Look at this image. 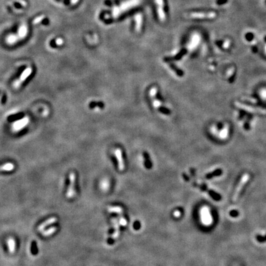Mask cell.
Wrapping results in <instances>:
<instances>
[{"label": "cell", "mask_w": 266, "mask_h": 266, "mask_svg": "<svg viewBox=\"0 0 266 266\" xmlns=\"http://www.w3.org/2000/svg\"><path fill=\"white\" fill-rule=\"evenodd\" d=\"M192 184H193V186L194 187H195L196 188H198V189L201 190L202 191L206 192L207 193L209 194V195L211 196V197L212 199H213L214 200H215V201H220V200H221L222 197H221V196L220 195V194H219L218 193H217V192H214V190L210 189L208 187V186L206 185H205L204 184H199L197 182L193 181V182H192Z\"/></svg>", "instance_id": "6da1fadb"}, {"label": "cell", "mask_w": 266, "mask_h": 266, "mask_svg": "<svg viewBox=\"0 0 266 266\" xmlns=\"http://www.w3.org/2000/svg\"><path fill=\"white\" fill-rule=\"evenodd\" d=\"M249 175L248 174H245L243 175V176L242 177V178L241 179L239 184H238V186L237 187L235 194L234 195V196H233V202H235L237 200H238L239 197L241 194V191H242L245 186L246 185L248 181H249Z\"/></svg>", "instance_id": "7a4b0ae2"}, {"label": "cell", "mask_w": 266, "mask_h": 266, "mask_svg": "<svg viewBox=\"0 0 266 266\" xmlns=\"http://www.w3.org/2000/svg\"><path fill=\"white\" fill-rule=\"evenodd\" d=\"M69 181H70V184H69V186L68 187L66 195L68 198H72L73 197H74V196L76 194V175L74 173H71L70 175H69Z\"/></svg>", "instance_id": "3957f363"}, {"label": "cell", "mask_w": 266, "mask_h": 266, "mask_svg": "<svg viewBox=\"0 0 266 266\" xmlns=\"http://www.w3.org/2000/svg\"><path fill=\"white\" fill-rule=\"evenodd\" d=\"M216 14L214 12L208 13H192L187 14V17L197 19H213L216 17Z\"/></svg>", "instance_id": "277c9868"}, {"label": "cell", "mask_w": 266, "mask_h": 266, "mask_svg": "<svg viewBox=\"0 0 266 266\" xmlns=\"http://www.w3.org/2000/svg\"><path fill=\"white\" fill-rule=\"evenodd\" d=\"M235 105L237 107H239L241 109H242L243 110H245V111H247L251 113H266V110L262 109L260 108H257L253 107V106L250 105H248L246 104H243L242 103H240V102H235Z\"/></svg>", "instance_id": "5b68a950"}, {"label": "cell", "mask_w": 266, "mask_h": 266, "mask_svg": "<svg viewBox=\"0 0 266 266\" xmlns=\"http://www.w3.org/2000/svg\"><path fill=\"white\" fill-rule=\"evenodd\" d=\"M157 5V13L158 18L161 22H164L166 19V15L164 11V1L163 0H155Z\"/></svg>", "instance_id": "8992f818"}, {"label": "cell", "mask_w": 266, "mask_h": 266, "mask_svg": "<svg viewBox=\"0 0 266 266\" xmlns=\"http://www.w3.org/2000/svg\"><path fill=\"white\" fill-rule=\"evenodd\" d=\"M32 72V70H31V68H27L25 70H24L23 72V73H22V75L21 76H20V78L19 80H17V81H15L14 83V87L15 88H19L20 84H21V83L23 82V81H25L27 78L30 75H31V73Z\"/></svg>", "instance_id": "52a82bcc"}, {"label": "cell", "mask_w": 266, "mask_h": 266, "mask_svg": "<svg viewBox=\"0 0 266 266\" xmlns=\"http://www.w3.org/2000/svg\"><path fill=\"white\" fill-rule=\"evenodd\" d=\"M29 122V119L28 117L23 118L21 120L15 121L13 125V129L14 131H19L22 129Z\"/></svg>", "instance_id": "ba28073f"}, {"label": "cell", "mask_w": 266, "mask_h": 266, "mask_svg": "<svg viewBox=\"0 0 266 266\" xmlns=\"http://www.w3.org/2000/svg\"><path fill=\"white\" fill-rule=\"evenodd\" d=\"M115 155L118 162V168L120 171L125 170V162L122 155V151L120 149H117L115 150Z\"/></svg>", "instance_id": "9c48e42d"}, {"label": "cell", "mask_w": 266, "mask_h": 266, "mask_svg": "<svg viewBox=\"0 0 266 266\" xmlns=\"http://www.w3.org/2000/svg\"><path fill=\"white\" fill-rule=\"evenodd\" d=\"M112 222L113 225V227L115 228V231L113 232V234H112V239H117L118 238V237L120 235V224L118 223V220L117 218H113L112 219Z\"/></svg>", "instance_id": "30bf717a"}, {"label": "cell", "mask_w": 266, "mask_h": 266, "mask_svg": "<svg viewBox=\"0 0 266 266\" xmlns=\"http://www.w3.org/2000/svg\"><path fill=\"white\" fill-rule=\"evenodd\" d=\"M57 220V219L56 218V217H52V218H50V219L45 220L44 222H43L42 224H41L38 227V230L43 231L47 226H50V225L56 222Z\"/></svg>", "instance_id": "8fae6325"}, {"label": "cell", "mask_w": 266, "mask_h": 266, "mask_svg": "<svg viewBox=\"0 0 266 266\" xmlns=\"http://www.w3.org/2000/svg\"><path fill=\"white\" fill-rule=\"evenodd\" d=\"M187 51L186 49H183V50L180 51L176 56L173 57H166V58L165 59V60L166 61V62H170L171 60H179L186 54Z\"/></svg>", "instance_id": "7c38bea8"}, {"label": "cell", "mask_w": 266, "mask_h": 266, "mask_svg": "<svg viewBox=\"0 0 266 266\" xmlns=\"http://www.w3.org/2000/svg\"><path fill=\"white\" fill-rule=\"evenodd\" d=\"M222 174V170L220 169H217L214 170V171L206 174L205 175V176H204V178L206 179H211L214 177L220 176H221Z\"/></svg>", "instance_id": "4fadbf2b"}, {"label": "cell", "mask_w": 266, "mask_h": 266, "mask_svg": "<svg viewBox=\"0 0 266 266\" xmlns=\"http://www.w3.org/2000/svg\"><path fill=\"white\" fill-rule=\"evenodd\" d=\"M27 33H28V28L26 25H22L20 26L19 27V29L18 30V34H17L19 39L20 40L23 39L27 36Z\"/></svg>", "instance_id": "5bb4252c"}, {"label": "cell", "mask_w": 266, "mask_h": 266, "mask_svg": "<svg viewBox=\"0 0 266 266\" xmlns=\"http://www.w3.org/2000/svg\"><path fill=\"white\" fill-rule=\"evenodd\" d=\"M135 20H136V30L137 32H139L142 28V15L141 14H137L135 16Z\"/></svg>", "instance_id": "9a60e30c"}, {"label": "cell", "mask_w": 266, "mask_h": 266, "mask_svg": "<svg viewBox=\"0 0 266 266\" xmlns=\"http://www.w3.org/2000/svg\"><path fill=\"white\" fill-rule=\"evenodd\" d=\"M19 38L17 35H14V34H11L8 35L6 38V43L8 44L12 45L13 44H15L17 43L18 41L19 40Z\"/></svg>", "instance_id": "2e32d148"}, {"label": "cell", "mask_w": 266, "mask_h": 266, "mask_svg": "<svg viewBox=\"0 0 266 266\" xmlns=\"http://www.w3.org/2000/svg\"><path fill=\"white\" fill-rule=\"evenodd\" d=\"M107 211L109 212H112V213H118V214H121L123 211V208L120 206H109L107 208Z\"/></svg>", "instance_id": "e0dca14e"}, {"label": "cell", "mask_w": 266, "mask_h": 266, "mask_svg": "<svg viewBox=\"0 0 266 266\" xmlns=\"http://www.w3.org/2000/svg\"><path fill=\"white\" fill-rule=\"evenodd\" d=\"M7 246L11 253H13L15 250V241L14 239L9 238L7 240Z\"/></svg>", "instance_id": "ac0fdd59"}, {"label": "cell", "mask_w": 266, "mask_h": 266, "mask_svg": "<svg viewBox=\"0 0 266 266\" xmlns=\"http://www.w3.org/2000/svg\"><path fill=\"white\" fill-rule=\"evenodd\" d=\"M169 65H170V68L176 73V74L178 76L180 77H182L184 76V72L181 70L180 68H179L178 67H177L176 65L172 63H170Z\"/></svg>", "instance_id": "d6986e66"}, {"label": "cell", "mask_w": 266, "mask_h": 266, "mask_svg": "<svg viewBox=\"0 0 266 266\" xmlns=\"http://www.w3.org/2000/svg\"><path fill=\"white\" fill-rule=\"evenodd\" d=\"M57 227H52L50 228L47 229L46 230H44L42 232V235L44 237H48L51 235L52 234H54V233L57 231Z\"/></svg>", "instance_id": "ffe728a7"}, {"label": "cell", "mask_w": 266, "mask_h": 266, "mask_svg": "<svg viewBox=\"0 0 266 266\" xmlns=\"http://www.w3.org/2000/svg\"><path fill=\"white\" fill-rule=\"evenodd\" d=\"M14 169V165L11 163H7L6 164L2 165L0 167V170L1 171H11Z\"/></svg>", "instance_id": "44dd1931"}, {"label": "cell", "mask_w": 266, "mask_h": 266, "mask_svg": "<svg viewBox=\"0 0 266 266\" xmlns=\"http://www.w3.org/2000/svg\"><path fill=\"white\" fill-rule=\"evenodd\" d=\"M89 107L90 109H94L98 107L100 109H103L104 107V104L102 102H91L89 104Z\"/></svg>", "instance_id": "7402d4cb"}, {"label": "cell", "mask_w": 266, "mask_h": 266, "mask_svg": "<svg viewBox=\"0 0 266 266\" xmlns=\"http://www.w3.org/2000/svg\"><path fill=\"white\" fill-rule=\"evenodd\" d=\"M144 157L145 158V165L147 168H150L152 167V163H151L150 160V157H149V155L147 153V152L144 153Z\"/></svg>", "instance_id": "603a6c76"}, {"label": "cell", "mask_w": 266, "mask_h": 266, "mask_svg": "<svg viewBox=\"0 0 266 266\" xmlns=\"http://www.w3.org/2000/svg\"><path fill=\"white\" fill-rule=\"evenodd\" d=\"M157 109L158 110V111L159 112H161V113H163L165 115H169L171 114L170 110L165 107H162V106L160 105L159 107L157 108Z\"/></svg>", "instance_id": "cb8c5ba5"}, {"label": "cell", "mask_w": 266, "mask_h": 266, "mask_svg": "<svg viewBox=\"0 0 266 266\" xmlns=\"http://www.w3.org/2000/svg\"><path fill=\"white\" fill-rule=\"evenodd\" d=\"M227 135H228V128L227 126H226L220 130L219 136L221 139H225L227 136Z\"/></svg>", "instance_id": "d4e9b609"}, {"label": "cell", "mask_w": 266, "mask_h": 266, "mask_svg": "<svg viewBox=\"0 0 266 266\" xmlns=\"http://www.w3.org/2000/svg\"><path fill=\"white\" fill-rule=\"evenodd\" d=\"M31 254L34 255H36L38 253V248H37V245H36V241H33L31 243Z\"/></svg>", "instance_id": "484cf974"}, {"label": "cell", "mask_w": 266, "mask_h": 266, "mask_svg": "<svg viewBox=\"0 0 266 266\" xmlns=\"http://www.w3.org/2000/svg\"><path fill=\"white\" fill-rule=\"evenodd\" d=\"M23 116V113H19V114H16V115H11L9 117H8V120L9 121H13L15 119H18V118H22Z\"/></svg>", "instance_id": "4316f807"}, {"label": "cell", "mask_w": 266, "mask_h": 266, "mask_svg": "<svg viewBox=\"0 0 266 266\" xmlns=\"http://www.w3.org/2000/svg\"><path fill=\"white\" fill-rule=\"evenodd\" d=\"M256 239L259 243L266 242V234L264 236L261 235H257L256 236Z\"/></svg>", "instance_id": "83f0119b"}, {"label": "cell", "mask_w": 266, "mask_h": 266, "mask_svg": "<svg viewBox=\"0 0 266 266\" xmlns=\"http://www.w3.org/2000/svg\"><path fill=\"white\" fill-rule=\"evenodd\" d=\"M198 41H199V38H198V35H195L194 36V38L193 40H192V42L190 43V46L192 48H193V47H195L196 46V44H198Z\"/></svg>", "instance_id": "f1b7e54d"}, {"label": "cell", "mask_w": 266, "mask_h": 266, "mask_svg": "<svg viewBox=\"0 0 266 266\" xmlns=\"http://www.w3.org/2000/svg\"><path fill=\"white\" fill-rule=\"evenodd\" d=\"M45 15H40V16H38V17H37L36 18H35L34 19V21H33V23L34 24H37L38 23H40L41 21H42L43 20H44L45 19Z\"/></svg>", "instance_id": "f546056e"}, {"label": "cell", "mask_w": 266, "mask_h": 266, "mask_svg": "<svg viewBox=\"0 0 266 266\" xmlns=\"http://www.w3.org/2000/svg\"><path fill=\"white\" fill-rule=\"evenodd\" d=\"M119 222H120V224L122 226H125L127 225V220L126 219L124 218L123 216H121L120 217V220H119Z\"/></svg>", "instance_id": "4dcf8cb0"}, {"label": "cell", "mask_w": 266, "mask_h": 266, "mask_svg": "<svg viewBox=\"0 0 266 266\" xmlns=\"http://www.w3.org/2000/svg\"><path fill=\"white\" fill-rule=\"evenodd\" d=\"M230 216L233 217V218H236V217L239 215V212L237 210H232L230 212Z\"/></svg>", "instance_id": "1f68e13d"}, {"label": "cell", "mask_w": 266, "mask_h": 266, "mask_svg": "<svg viewBox=\"0 0 266 266\" xmlns=\"http://www.w3.org/2000/svg\"><path fill=\"white\" fill-rule=\"evenodd\" d=\"M157 92V89L155 88H152V89H151V91H150V95L152 97H155V96H156V94Z\"/></svg>", "instance_id": "d6a6232c"}, {"label": "cell", "mask_w": 266, "mask_h": 266, "mask_svg": "<svg viewBox=\"0 0 266 266\" xmlns=\"http://www.w3.org/2000/svg\"><path fill=\"white\" fill-rule=\"evenodd\" d=\"M245 38H246V39L248 40V41H251L253 40V38H254V36L252 34H248L246 35V36H245Z\"/></svg>", "instance_id": "836d02e7"}, {"label": "cell", "mask_w": 266, "mask_h": 266, "mask_svg": "<svg viewBox=\"0 0 266 266\" xmlns=\"http://www.w3.org/2000/svg\"><path fill=\"white\" fill-rule=\"evenodd\" d=\"M153 105L156 108H158V107H159V106L161 105V104H160V102H159V101H158L157 99H155V101H153Z\"/></svg>", "instance_id": "e575fe53"}, {"label": "cell", "mask_w": 266, "mask_h": 266, "mask_svg": "<svg viewBox=\"0 0 266 266\" xmlns=\"http://www.w3.org/2000/svg\"><path fill=\"white\" fill-rule=\"evenodd\" d=\"M64 42H63V40L62 39H61V38H57L56 40V43L57 45H62L63 44Z\"/></svg>", "instance_id": "d590c367"}, {"label": "cell", "mask_w": 266, "mask_h": 266, "mask_svg": "<svg viewBox=\"0 0 266 266\" xmlns=\"http://www.w3.org/2000/svg\"><path fill=\"white\" fill-rule=\"evenodd\" d=\"M244 128L245 130H247V131L249 130V128H250V126H249V124L248 121L245 122V123L244 124Z\"/></svg>", "instance_id": "8d00e7d4"}, {"label": "cell", "mask_w": 266, "mask_h": 266, "mask_svg": "<svg viewBox=\"0 0 266 266\" xmlns=\"http://www.w3.org/2000/svg\"><path fill=\"white\" fill-rule=\"evenodd\" d=\"M227 1V0H218V1H216V4L220 5H223V4L226 3Z\"/></svg>", "instance_id": "74e56055"}, {"label": "cell", "mask_w": 266, "mask_h": 266, "mask_svg": "<svg viewBox=\"0 0 266 266\" xmlns=\"http://www.w3.org/2000/svg\"><path fill=\"white\" fill-rule=\"evenodd\" d=\"M182 177L184 178V180H185V181H190L189 178L188 177V176L186 173H183L182 174Z\"/></svg>", "instance_id": "f35d334b"}, {"label": "cell", "mask_w": 266, "mask_h": 266, "mask_svg": "<svg viewBox=\"0 0 266 266\" xmlns=\"http://www.w3.org/2000/svg\"><path fill=\"white\" fill-rule=\"evenodd\" d=\"M261 96L263 97H266V90H263V91L261 92Z\"/></svg>", "instance_id": "ab89813d"}, {"label": "cell", "mask_w": 266, "mask_h": 266, "mask_svg": "<svg viewBox=\"0 0 266 266\" xmlns=\"http://www.w3.org/2000/svg\"><path fill=\"white\" fill-rule=\"evenodd\" d=\"M180 214H181V212L179 211H175V212H174V216L176 217V218H178V217H179V216H180Z\"/></svg>", "instance_id": "60d3db41"}, {"label": "cell", "mask_w": 266, "mask_h": 266, "mask_svg": "<svg viewBox=\"0 0 266 266\" xmlns=\"http://www.w3.org/2000/svg\"><path fill=\"white\" fill-rule=\"evenodd\" d=\"M6 95H4L3 98H2V100H1V103L2 104H5V103L6 102Z\"/></svg>", "instance_id": "b9f144b4"}, {"label": "cell", "mask_w": 266, "mask_h": 266, "mask_svg": "<svg viewBox=\"0 0 266 266\" xmlns=\"http://www.w3.org/2000/svg\"><path fill=\"white\" fill-rule=\"evenodd\" d=\"M228 44H229V42H228V41H226V42L224 43L223 47H224V48H227V47L228 46Z\"/></svg>", "instance_id": "7bdbcfd3"}, {"label": "cell", "mask_w": 266, "mask_h": 266, "mask_svg": "<svg viewBox=\"0 0 266 266\" xmlns=\"http://www.w3.org/2000/svg\"><path fill=\"white\" fill-rule=\"evenodd\" d=\"M14 6L15 7H17V8H22V6H20V5H19V4L17 3H15L14 4Z\"/></svg>", "instance_id": "ee69618b"}, {"label": "cell", "mask_w": 266, "mask_h": 266, "mask_svg": "<svg viewBox=\"0 0 266 266\" xmlns=\"http://www.w3.org/2000/svg\"><path fill=\"white\" fill-rule=\"evenodd\" d=\"M78 1H79V0H72L71 3H72V4H73V5H75V4H76Z\"/></svg>", "instance_id": "f6af8a7d"}, {"label": "cell", "mask_w": 266, "mask_h": 266, "mask_svg": "<svg viewBox=\"0 0 266 266\" xmlns=\"http://www.w3.org/2000/svg\"><path fill=\"white\" fill-rule=\"evenodd\" d=\"M265 42H266V37L265 38Z\"/></svg>", "instance_id": "bcb514c9"}, {"label": "cell", "mask_w": 266, "mask_h": 266, "mask_svg": "<svg viewBox=\"0 0 266 266\" xmlns=\"http://www.w3.org/2000/svg\"><path fill=\"white\" fill-rule=\"evenodd\" d=\"M265 50H266V46H265Z\"/></svg>", "instance_id": "7dc6e473"}, {"label": "cell", "mask_w": 266, "mask_h": 266, "mask_svg": "<svg viewBox=\"0 0 266 266\" xmlns=\"http://www.w3.org/2000/svg\"><path fill=\"white\" fill-rule=\"evenodd\" d=\"M265 3H266V1H265Z\"/></svg>", "instance_id": "c3c4849f"}]
</instances>
